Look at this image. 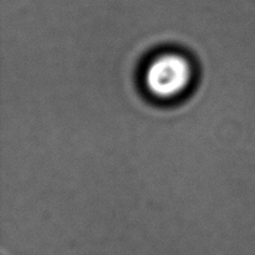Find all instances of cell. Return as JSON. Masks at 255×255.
Masks as SVG:
<instances>
[{
	"label": "cell",
	"mask_w": 255,
	"mask_h": 255,
	"mask_svg": "<svg viewBox=\"0 0 255 255\" xmlns=\"http://www.w3.org/2000/svg\"><path fill=\"white\" fill-rule=\"evenodd\" d=\"M193 77V65L186 55L162 51L146 65L143 85L152 97L168 101L181 97L191 87Z\"/></svg>",
	"instance_id": "cell-1"
}]
</instances>
